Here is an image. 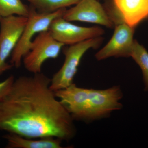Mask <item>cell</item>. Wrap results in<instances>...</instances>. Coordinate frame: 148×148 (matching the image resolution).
Instances as JSON below:
<instances>
[{
    "instance_id": "9c48e42d",
    "label": "cell",
    "mask_w": 148,
    "mask_h": 148,
    "mask_svg": "<svg viewBox=\"0 0 148 148\" xmlns=\"http://www.w3.org/2000/svg\"><path fill=\"white\" fill-rule=\"evenodd\" d=\"M62 17L68 21L89 22L108 28L115 25L105 7L97 0H81L75 6L66 10Z\"/></svg>"
},
{
    "instance_id": "30bf717a",
    "label": "cell",
    "mask_w": 148,
    "mask_h": 148,
    "mask_svg": "<svg viewBox=\"0 0 148 148\" xmlns=\"http://www.w3.org/2000/svg\"><path fill=\"white\" fill-rule=\"evenodd\" d=\"M135 29L124 22L115 24L114 32L108 42L95 54L98 61L111 57L130 56Z\"/></svg>"
},
{
    "instance_id": "6da1fadb",
    "label": "cell",
    "mask_w": 148,
    "mask_h": 148,
    "mask_svg": "<svg viewBox=\"0 0 148 148\" xmlns=\"http://www.w3.org/2000/svg\"><path fill=\"white\" fill-rule=\"evenodd\" d=\"M42 73L14 79L0 101V130L29 138L69 141L76 132L74 120L50 88Z\"/></svg>"
},
{
    "instance_id": "7a4b0ae2",
    "label": "cell",
    "mask_w": 148,
    "mask_h": 148,
    "mask_svg": "<svg viewBox=\"0 0 148 148\" xmlns=\"http://www.w3.org/2000/svg\"><path fill=\"white\" fill-rule=\"evenodd\" d=\"M74 120L89 122L108 117L122 108L123 93L119 86L104 90L78 87L75 84L54 91Z\"/></svg>"
},
{
    "instance_id": "8992f818",
    "label": "cell",
    "mask_w": 148,
    "mask_h": 148,
    "mask_svg": "<svg viewBox=\"0 0 148 148\" xmlns=\"http://www.w3.org/2000/svg\"><path fill=\"white\" fill-rule=\"evenodd\" d=\"M28 20L26 16L1 17L0 21V76L13 66L7 62L18 43Z\"/></svg>"
},
{
    "instance_id": "2e32d148",
    "label": "cell",
    "mask_w": 148,
    "mask_h": 148,
    "mask_svg": "<svg viewBox=\"0 0 148 148\" xmlns=\"http://www.w3.org/2000/svg\"><path fill=\"white\" fill-rule=\"evenodd\" d=\"M1 14H0V21H1Z\"/></svg>"
},
{
    "instance_id": "7c38bea8",
    "label": "cell",
    "mask_w": 148,
    "mask_h": 148,
    "mask_svg": "<svg viewBox=\"0 0 148 148\" xmlns=\"http://www.w3.org/2000/svg\"><path fill=\"white\" fill-rule=\"evenodd\" d=\"M39 12L50 13L61 8L76 5L81 0H27Z\"/></svg>"
},
{
    "instance_id": "277c9868",
    "label": "cell",
    "mask_w": 148,
    "mask_h": 148,
    "mask_svg": "<svg viewBox=\"0 0 148 148\" xmlns=\"http://www.w3.org/2000/svg\"><path fill=\"white\" fill-rule=\"evenodd\" d=\"M27 24L18 43L11 54L10 64L16 68L21 67V61L29 51L32 42V38L36 34L47 31L53 19L63 16L66 8H61L50 13H40L32 6Z\"/></svg>"
},
{
    "instance_id": "8fae6325",
    "label": "cell",
    "mask_w": 148,
    "mask_h": 148,
    "mask_svg": "<svg viewBox=\"0 0 148 148\" xmlns=\"http://www.w3.org/2000/svg\"><path fill=\"white\" fill-rule=\"evenodd\" d=\"M7 141V148H62V140L53 137L40 138L38 140L22 137L14 133L3 136Z\"/></svg>"
},
{
    "instance_id": "4fadbf2b",
    "label": "cell",
    "mask_w": 148,
    "mask_h": 148,
    "mask_svg": "<svg viewBox=\"0 0 148 148\" xmlns=\"http://www.w3.org/2000/svg\"><path fill=\"white\" fill-rule=\"evenodd\" d=\"M130 57L140 66L143 75L145 91H148V52L145 48L134 40Z\"/></svg>"
},
{
    "instance_id": "3957f363",
    "label": "cell",
    "mask_w": 148,
    "mask_h": 148,
    "mask_svg": "<svg viewBox=\"0 0 148 148\" xmlns=\"http://www.w3.org/2000/svg\"><path fill=\"white\" fill-rule=\"evenodd\" d=\"M103 41L102 37H97L65 48L63 50L65 61L61 69L51 79V89L54 91L61 90L73 83L74 77L83 56L88 49L99 47Z\"/></svg>"
},
{
    "instance_id": "5b68a950",
    "label": "cell",
    "mask_w": 148,
    "mask_h": 148,
    "mask_svg": "<svg viewBox=\"0 0 148 148\" xmlns=\"http://www.w3.org/2000/svg\"><path fill=\"white\" fill-rule=\"evenodd\" d=\"M65 45L55 40L49 30L40 32L22 59L24 68L33 74L41 73L44 63L47 59L57 58Z\"/></svg>"
},
{
    "instance_id": "9a60e30c",
    "label": "cell",
    "mask_w": 148,
    "mask_h": 148,
    "mask_svg": "<svg viewBox=\"0 0 148 148\" xmlns=\"http://www.w3.org/2000/svg\"><path fill=\"white\" fill-rule=\"evenodd\" d=\"M14 79V76L11 75L4 80L0 82V101L10 91Z\"/></svg>"
},
{
    "instance_id": "52a82bcc",
    "label": "cell",
    "mask_w": 148,
    "mask_h": 148,
    "mask_svg": "<svg viewBox=\"0 0 148 148\" xmlns=\"http://www.w3.org/2000/svg\"><path fill=\"white\" fill-rule=\"evenodd\" d=\"M104 6L115 25L124 22L135 29L148 18V0H106Z\"/></svg>"
},
{
    "instance_id": "5bb4252c",
    "label": "cell",
    "mask_w": 148,
    "mask_h": 148,
    "mask_svg": "<svg viewBox=\"0 0 148 148\" xmlns=\"http://www.w3.org/2000/svg\"><path fill=\"white\" fill-rule=\"evenodd\" d=\"M30 6L24 4L21 0H0V14L2 17L12 15L28 17Z\"/></svg>"
},
{
    "instance_id": "ba28073f",
    "label": "cell",
    "mask_w": 148,
    "mask_h": 148,
    "mask_svg": "<svg viewBox=\"0 0 148 148\" xmlns=\"http://www.w3.org/2000/svg\"><path fill=\"white\" fill-rule=\"evenodd\" d=\"M48 30L55 40L64 45H73L90 39L101 37L105 31L98 27H80L65 20L62 16L53 19Z\"/></svg>"
}]
</instances>
